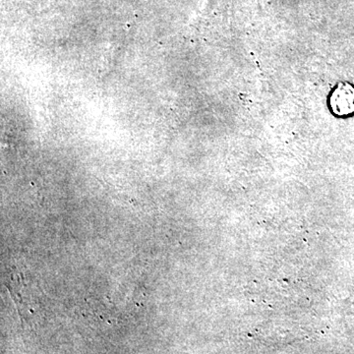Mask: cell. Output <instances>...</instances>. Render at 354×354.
Wrapping results in <instances>:
<instances>
[{
    "mask_svg": "<svg viewBox=\"0 0 354 354\" xmlns=\"http://www.w3.org/2000/svg\"><path fill=\"white\" fill-rule=\"evenodd\" d=\"M332 108L339 115L354 113V88L351 85H341L332 97Z\"/></svg>",
    "mask_w": 354,
    "mask_h": 354,
    "instance_id": "1",
    "label": "cell"
}]
</instances>
